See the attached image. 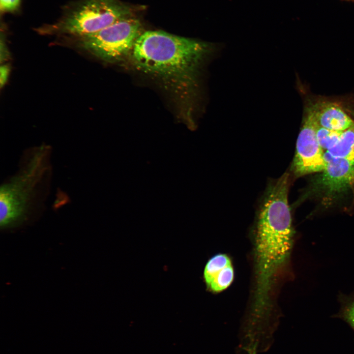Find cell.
<instances>
[{"instance_id": "3", "label": "cell", "mask_w": 354, "mask_h": 354, "mask_svg": "<svg viewBox=\"0 0 354 354\" xmlns=\"http://www.w3.org/2000/svg\"><path fill=\"white\" fill-rule=\"evenodd\" d=\"M51 151L45 144L27 149L16 172L1 185V229L21 227L43 208L52 174Z\"/></svg>"}, {"instance_id": "12", "label": "cell", "mask_w": 354, "mask_h": 354, "mask_svg": "<svg viewBox=\"0 0 354 354\" xmlns=\"http://www.w3.org/2000/svg\"><path fill=\"white\" fill-rule=\"evenodd\" d=\"M21 0H0L1 12H12L19 7Z\"/></svg>"}, {"instance_id": "1", "label": "cell", "mask_w": 354, "mask_h": 354, "mask_svg": "<svg viewBox=\"0 0 354 354\" xmlns=\"http://www.w3.org/2000/svg\"><path fill=\"white\" fill-rule=\"evenodd\" d=\"M213 52L208 44L163 31H147L130 55L135 68L155 79L175 100L184 119L193 123L199 76Z\"/></svg>"}, {"instance_id": "13", "label": "cell", "mask_w": 354, "mask_h": 354, "mask_svg": "<svg viewBox=\"0 0 354 354\" xmlns=\"http://www.w3.org/2000/svg\"><path fill=\"white\" fill-rule=\"evenodd\" d=\"M345 316L348 322L354 329V302L350 304L346 310Z\"/></svg>"}, {"instance_id": "5", "label": "cell", "mask_w": 354, "mask_h": 354, "mask_svg": "<svg viewBox=\"0 0 354 354\" xmlns=\"http://www.w3.org/2000/svg\"><path fill=\"white\" fill-rule=\"evenodd\" d=\"M140 21L132 16L120 19L100 31L77 37L80 47L109 62L118 61L130 55L143 33Z\"/></svg>"}, {"instance_id": "2", "label": "cell", "mask_w": 354, "mask_h": 354, "mask_svg": "<svg viewBox=\"0 0 354 354\" xmlns=\"http://www.w3.org/2000/svg\"><path fill=\"white\" fill-rule=\"evenodd\" d=\"M290 178L285 173L270 181L259 207L256 239L260 296L265 295L270 279L289 256L292 246Z\"/></svg>"}, {"instance_id": "9", "label": "cell", "mask_w": 354, "mask_h": 354, "mask_svg": "<svg viewBox=\"0 0 354 354\" xmlns=\"http://www.w3.org/2000/svg\"><path fill=\"white\" fill-rule=\"evenodd\" d=\"M204 277L211 291L218 292L226 289L234 278V269L229 258L224 254L212 257L205 266Z\"/></svg>"}, {"instance_id": "4", "label": "cell", "mask_w": 354, "mask_h": 354, "mask_svg": "<svg viewBox=\"0 0 354 354\" xmlns=\"http://www.w3.org/2000/svg\"><path fill=\"white\" fill-rule=\"evenodd\" d=\"M131 15L130 8L118 0H83L68 8L59 20L42 31L78 37L97 32Z\"/></svg>"}, {"instance_id": "7", "label": "cell", "mask_w": 354, "mask_h": 354, "mask_svg": "<svg viewBox=\"0 0 354 354\" xmlns=\"http://www.w3.org/2000/svg\"><path fill=\"white\" fill-rule=\"evenodd\" d=\"M325 165L320 183L329 194L342 192L354 181V162L343 158H335L324 153Z\"/></svg>"}, {"instance_id": "11", "label": "cell", "mask_w": 354, "mask_h": 354, "mask_svg": "<svg viewBox=\"0 0 354 354\" xmlns=\"http://www.w3.org/2000/svg\"><path fill=\"white\" fill-rule=\"evenodd\" d=\"M342 132L329 130L318 125L317 138L322 149L326 151L334 147L338 142Z\"/></svg>"}, {"instance_id": "8", "label": "cell", "mask_w": 354, "mask_h": 354, "mask_svg": "<svg viewBox=\"0 0 354 354\" xmlns=\"http://www.w3.org/2000/svg\"><path fill=\"white\" fill-rule=\"evenodd\" d=\"M318 124L337 131H344L351 127L354 120L338 104L331 102L311 103Z\"/></svg>"}, {"instance_id": "6", "label": "cell", "mask_w": 354, "mask_h": 354, "mask_svg": "<svg viewBox=\"0 0 354 354\" xmlns=\"http://www.w3.org/2000/svg\"><path fill=\"white\" fill-rule=\"evenodd\" d=\"M318 125L310 103L304 109L302 124L296 141L292 165L296 176L322 172L324 169V152L316 135Z\"/></svg>"}, {"instance_id": "10", "label": "cell", "mask_w": 354, "mask_h": 354, "mask_svg": "<svg viewBox=\"0 0 354 354\" xmlns=\"http://www.w3.org/2000/svg\"><path fill=\"white\" fill-rule=\"evenodd\" d=\"M324 153L332 157L346 158L354 162V123L343 131L336 145Z\"/></svg>"}, {"instance_id": "14", "label": "cell", "mask_w": 354, "mask_h": 354, "mask_svg": "<svg viewBox=\"0 0 354 354\" xmlns=\"http://www.w3.org/2000/svg\"><path fill=\"white\" fill-rule=\"evenodd\" d=\"M8 67L6 65H3L0 67V84L1 87L3 86L5 83L8 74Z\"/></svg>"}]
</instances>
